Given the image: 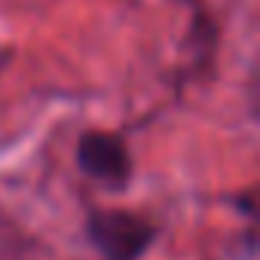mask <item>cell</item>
<instances>
[{
	"mask_svg": "<svg viewBox=\"0 0 260 260\" xmlns=\"http://www.w3.org/2000/svg\"><path fill=\"white\" fill-rule=\"evenodd\" d=\"M86 239L104 260H141L159 239L162 226L132 208H98L92 205L83 220Z\"/></svg>",
	"mask_w": 260,
	"mask_h": 260,
	"instance_id": "6da1fadb",
	"label": "cell"
},
{
	"mask_svg": "<svg viewBox=\"0 0 260 260\" xmlns=\"http://www.w3.org/2000/svg\"><path fill=\"white\" fill-rule=\"evenodd\" d=\"M77 166L80 172L107 187V190H125L135 175V159L125 138L110 128H86L77 141Z\"/></svg>",
	"mask_w": 260,
	"mask_h": 260,
	"instance_id": "7a4b0ae2",
	"label": "cell"
}]
</instances>
